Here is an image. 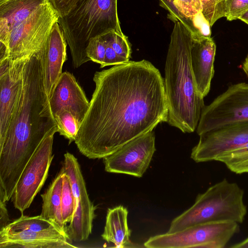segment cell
<instances>
[{
    "label": "cell",
    "mask_w": 248,
    "mask_h": 248,
    "mask_svg": "<svg viewBox=\"0 0 248 248\" xmlns=\"http://www.w3.org/2000/svg\"><path fill=\"white\" fill-rule=\"evenodd\" d=\"M90 106L75 142L90 159L103 158L128 142L167 122L164 78L142 60L97 71Z\"/></svg>",
    "instance_id": "obj_1"
},
{
    "label": "cell",
    "mask_w": 248,
    "mask_h": 248,
    "mask_svg": "<svg viewBox=\"0 0 248 248\" xmlns=\"http://www.w3.org/2000/svg\"><path fill=\"white\" fill-rule=\"evenodd\" d=\"M44 47L24 65L18 96L0 145V196L5 201L12 198L22 170L40 143L57 126L44 85Z\"/></svg>",
    "instance_id": "obj_2"
},
{
    "label": "cell",
    "mask_w": 248,
    "mask_h": 248,
    "mask_svg": "<svg viewBox=\"0 0 248 248\" xmlns=\"http://www.w3.org/2000/svg\"><path fill=\"white\" fill-rule=\"evenodd\" d=\"M170 35L164 79L168 104L167 122L183 133L197 128L204 101L199 94L191 64V32L176 20Z\"/></svg>",
    "instance_id": "obj_3"
},
{
    "label": "cell",
    "mask_w": 248,
    "mask_h": 248,
    "mask_svg": "<svg viewBox=\"0 0 248 248\" xmlns=\"http://www.w3.org/2000/svg\"><path fill=\"white\" fill-rule=\"evenodd\" d=\"M75 68L90 61L86 53L89 40L109 31L124 34L117 13V0H78L65 16L59 17Z\"/></svg>",
    "instance_id": "obj_4"
},
{
    "label": "cell",
    "mask_w": 248,
    "mask_h": 248,
    "mask_svg": "<svg viewBox=\"0 0 248 248\" xmlns=\"http://www.w3.org/2000/svg\"><path fill=\"white\" fill-rule=\"evenodd\" d=\"M243 189L237 184L224 178L199 194L193 205L172 220L167 232L206 223H241L247 213Z\"/></svg>",
    "instance_id": "obj_5"
},
{
    "label": "cell",
    "mask_w": 248,
    "mask_h": 248,
    "mask_svg": "<svg viewBox=\"0 0 248 248\" xmlns=\"http://www.w3.org/2000/svg\"><path fill=\"white\" fill-rule=\"evenodd\" d=\"M59 16L50 1L14 27L3 43H0V59L27 58L41 50Z\"/></svg>",
    "instance_id": "obj_6"
},
{
    "label": "cell",
    "mask_w": 248,
    "mask_h": 248,
    "mask_svg": "<svg viewBox=\"0 0 248 248\" xmlns=\"http://www.w3.org/2000/svg\"><path fill=\"white\" fill-rule=\"evenodd\" d=\"M239 230V223L235 222L203 223L152 236L144 246L148 248H223Z\"/></svg>",
    "instance_id": "obj_7"
},
{
    "label": "cell",
    "mask_w": 248,
    "mask_h": 248,
    "mask_svg": "<svg viewBox=\"0 0 248 248\" xmlns=\"http://www.w3.org/2000/svg\"><path fill=\"white\" fill-rule=\"evenodd\" d=\"M58 127L46 135L27 162L16 185L12 197L14 207L22 213L28 208L43 186L53 158L52 146Z\"/></svg>",
    "instance_id": "obj_8"
},
{
    "label": "cell",
    "mask_w": 248,
    "mask_h": 248,
    "mask_svg": "<svg viewBox=\"0 0 248 248\" xmlns=\"http://www.w3.org/2000/svg\"><path fill=\"white\" fill-rule=\"evenodd\" d=\"M248 121V83L232 84L202 109L196 131L199 136L234 123Z\"/></svg>",
    "instance_id": "obj_9"
},
{
    "label": "cell",
    "mask_w": 248,
    "mask_h": 248,
    "mask_svg": "<svg viewBox=\"0 0 248 248\" xmlns=\"http://www.w3.org/2000/svg\"><path fill=\"white\" fill-rule=\"evenodd\" d=\"M62 170L69 178L76 203L75 211L66 227V233L71 240L84 241L92 232L96 207L89 199L78 159L69 152L64 155Z\"/></svg>",
    "instance_id": "obj_10"
},
{
    "label": "cell",
    "mask_w": 248,
    "mask_h": 248,
    "mask_svg": "<svg viewBox=\"0 0 248 248\" xmlns=\"http://www.w3.org/2000/svg\"><path fill=\"white\" fill-rule=\"evenodd\" d=\"M199 136L191 158L197 163L216 161L224 154L248 145V121L229 124Z\"/></svg>",
    "instance_id": "obj_11"
},
{
    "label": "cell",
    "mask_w": 248,
    "mask_h": 248,
    "mask_svg": "<svg viewBox=\"0 0 248 248\" xmlns=\"http://www.w3.org/2000/svg\"><path fill=\"white\" fill-rule=\"evenodd\" d=\"M155 150V135L153 130L104 157L105 170L108 172L141 177L148 169Z\"/></svg>",
    "instance_id": "obj_12"
},
{
    "label": "cell",
    "mask_w": 248,
    "mask_h": 248,
    "mask_svg": "<svg viewBox=\"0 0 248 248\" xmlns=\"http://www.w3.org/2000/svg\"><path fill=\"white\" fill-rule=\"evenodd\" d=\"M31 56L13 61L0 59V145L5 139L18 96L24 65Z\"/></svg>",
    "instance_id": "obj_13"
},
{
    "label": "cell",
    "mask_w": 248,
    "mask_h": 248,
    "mask_svg": "<svg viewBox=\"0 0 248 248\" xmlns=\"http://www.w3.org/2000/svg\"><path fill=\"white\" fill-rule=\"evenodd\" d=\"M49 103L54 118L66 110L75 117L79 126L90 106L84 91L73 75L68 72L62 73Z\"/></svg>",
    "instance_id": "obj_14"
},
{
    "label": "cell",
    "mask_w": 248,
    "mask_h": 248,
    "mask_svg": "<svg viewBox=\"0 0 248 248\" xmlns=\"http://www.w3.org/2000/svg\"><path fill=\"white\" fill-rule=\"evenodd\" d=\"M67 42L58 22L53 26L44 47V85L50 99L66 61Z\"/></svg>",
    "instance_id": "obj_15"
},
{
    "label": "cell",
    "mask_w": 248,
    "mask_h": 248,
    "mask_svg": "<svg viewBox=\"0 0 248 248\" xmlns=\"http://www.w3.org/2000/svg\"><path fill=\"white\" fill-rule=\"evenodd\" d=\"M0 248H76L66 233L59 229L41 232L28 230L0 232Z\"/></svg>",
    "instance_id": "obj_16"
},
{
    "label": "cell",
    "mask_w": 248,
    "mask_h": 248,
    "mask_svg": "<svg viewBox=\"0 0 248 248\" xmlns=\"http://www.w3.org/2000/svg\"><path fill=\"white\" fill-rule=\"evenodd\" d=\"M160 5L167 10L169 18L178 20L192 33L194 40L211 37V26L201 12L198 0H159Z\"/></svg>",
    "instance_id": "obj_17"
},
{
    "label": "cell",
    "mask_w": 248,
    "mask_h": 248,
    "mask_svg": "<svg viewBox=\"0 0 248 248\" xmlns=\"http://www.w3.org/2000/svg\"><path fill=\"white\" fill-rule=\"evenodd\" d=\"M216 51V45L211 37L193 40L191 64L197 91L203 98L210 90Z\"/></svg>",
    "instance_id": "obj_18"
},
{
    "label": "cell",
    "mask_w": 248,
    "mask_h": 248,
    "mask_svg": "<svg viewBox=\"0 0 248 248\" xmlns=\"http://www.w3.org/2000/svg\"><path fill=\"white\" fill-rule=\"evenodd\" d=\"M49 0H5L0 2V43L10 31Z\"/></svg>",
    "instance_id": "obj_19"
},
{
    "label": "cell",
    "mask_w": 248,
    "mask_h": 248,
    "mask_svg": "<svg viewBox=\"0 0 248 248\" xmlns=\"http://www.w3.org/2000/svg\"><path fill=\"white\" fill-rule=\"evenodd\" d=\"M128 213L127 209L122 205L108 210L101 236L107 242L114 244L116 248L129 247L132 245L130 240L131 230L127 224Z\"/></svg>",
    "instance_id": "obj_20"
},
{
    "label": "cell",
    "mask_w": 248,
    "mask_h": 248,
    "mask_svg": "<svg viewBox=\"0 0 248 248\" xmlns=\"http://www.w3.org/2000/svg\"><path fill=\"white\" fill-rule=\"evenodd\" d=\"M64 172L62 169L45 192L41 195L43 204L40 216L66 233L62 215L61 196Z\"/></svg>",
    "instance_id": "obj_21"
},
{
    "label": "cell",
    "mask_w": 248,
    "mask_h": 248,
    "mask_svg": "<svg viewBox=\"0 0 248 248\" xmlns=\"http://www.w3.org/2000/svg\"><path fill=\"white\" fill-rule=\"evenodd\" d=\"M54 229H59L51 222L40 215L28 217L22 215L19 218L8 224L0 232H15L25 230L41 232Z\"/></svg>",
    "instance_id": "obj_22"
},
{
    "label": "cell",
    "mask_w": 248,
    "mask_h": 248,
    "mask_svg": "<svg viewBox=\"0 0 248 248\" xmlns=\"http://www.w3.org/2000/svg\"><path fill=\"white\" fill-rule=\"evenodd\" d=\"M216 161L224 163L236 174L248 173V145L224 154Z\"/></svg>",
    "instance_id": "obj_23"
},
{
    "label": "cell",
    "mask_w": 248,
    "mask_h": 248,
    "mask_svg": "<svg viewBox=\"0 0 248 248\" xmlns=\"http://www.w3.org/2000/svg\"><path fill=\"white\" fill-rule=\"evenodd\" d=\"M58 132L69 140V143L75 141L79 124L75 117L69 111L64 110L55 117Z\"/></svg>",
    "instance_id": "obj_24"
},
{
    "label": "cell",
    "mask_w": 248,
    "mask_h": 248,
    "mask_svg": "<svg viewBox=\"0 0 248 248\" xmlns=\"http://www.w3.org/2000/svg\"><path fill=\"white\" fill-rule=\"evenodd\" d=\"M62 215L63 223H70L75 211V198L68 176L64 172L61 196Z\"/></svg>",
    "instance_id": "obj_25"
},
{
    "label": "cell",
    "mask_w": 248,
    "mask_h": 248,
    "mask_svg": "<svg viewBox=\"0 0 248 248\" xmlns=\"http://www.w3.org/2000/svg\"><path fill=\"white\" fill-rule=\"evenodd\" d=\"M102 36L124 63L130 61L131 54V46L125 35L115 31H111Z\"/></svg>",
    "instance_id": "obj_26"
},
{
    "label": "cell",
    "mask_w": 248,
    "mask_h": 248,
    "mask_svg": "<svg viewBox=\"0 0 248 248\" xmlns=\"http://www.w3.org/2000/svg\"><path fill=\"white\" fill-rule=\"evenodd\" d=\"M201 12L211 27L225 16L224 0H199Z\"/></svg>",
    "instance_id": "obj_27"
},
{
    "label": "cell",
    "mask_w": 248,
    "mask_h": 248,
    "mask_svg": "<svg viewBox=\"0 0 248 248\" xmlns=\"http://www.w3.org/2000/svg\"><path fill=\"white\" fill-rule=\"evenodd\" d=\"M106 45L102 35L91 38L86 48V53L90 61L100 64H103Z\"/></svg>",
    "instance_id": "obj_28"
},
{
    "label": "cell",
    "mask_w": 248,
    "mask_h": 248,
    "mask_svg": "<svg viewBox=\"0 0 248 248\" xmlns=\"http://www.w3.org/2000/svg\"><path fill=\"white\" fill-rule=\"evenodd\" d=\"M225 16L229 21L239 19L248 9V0H224Z\"/></svg>",
    "instance_id": "obj_29"
},
{
    "label": "cell",
    "mask_w": 248,
    "mask_h": 248,
    "mask_svg": "<svg viewBox=\"0 0 248 248\" xmlns=\"http://www.w3.org/2000/svg\"><path fill=\"white\" fill-rule=\"evenodd\" d=\"M78 1V0H49L60 17L67 15Z\"/></svg>",
    "instance_id": "obj_30"
},
{
    "label": "cell",
    "mask_w": 248,
    "mask_h": 248,
    "mask_svg": "<svg viewBox=\"0 0 248 248\" xmlns=\"http://www.w3.org/2000/svg\"><path fill=\"white\" fill-rule=\"evenodd\" d=\"M105 41L106 45L105 59L104 63L100 66V68H103L109 65H115L123 63L124 62L117 55L110 45L105 40Z\"/></svg>",
    "instance_id": "obj_31"
},
{
    "label": "cell",
    "mask_w": 248,
    "mask_h": 248,
    "mask_svg": "<svg viewBox=\"0 0 248 248\" xmlns=\"http://www.w3.org/2000/svg\"><path fill=\"white\" fill-rule=\"evenodd\" d=\"M9 219L6 202L0 201V231L7 226Z\"/></svg>",
    "instance_id": "obj_32"
},
{
    "label": "cell",
    "mask_w": 248,
    "mask_h": 248,
    "mask_svg": "<svg viewBox=\"0 0 248 248\" xmlns=\"http://www.w3.org/2000/svg\"><path fill=\"white\" fill-rule=\"evenodd\" d=\"M232 248H248V237L243 241L231 246Z\"/></svg>",
    "instance_id": "obj_33"
},
{
    "label": "cell",
    "mask_w": 248,
    "mask_h": 248,
    "mask_svg": "<svg viewBox=\"0 0 248 248\" xmlns=\"http://www.w3.org/2000/svg\"><path fill=\"white\" fill-rule=\"evenodd\" d=\"M242 68L244 72L248 77V55H247V57L245 59V61L243 62Z\"/></svg>",
    "instance_id": "obj_34"
},
{
    "label": "cell",
    "mask_w": 248,
    "mask_h": 248,
    "mask_svg": "<svg viewBox=\"0 0 248 248\" xmlns=\"http://www.w3.org/2000/svg\"><path fill=\"white\" fill-rule=\"evenodd\" d=\"M239 19L248 25V9L241 16Z\"/></svg>",
    "instance_id": "obj_35"
},
{
    "label": "cell",
    "mask_w": 248,
    "mask_h": 248,
    "mask_svg": "<svg viewBox=\"0 0 248 248\" xmlns=\"http://www.w3.org/2000/svg\"><path fill=\"white\" fill-rule=\"evenodd\" d=\"M4 0H0V2H2V1H4Z\"/></svg>",
    "instance_id": "obj_36"
},
{
    "label": "cell",
    "mask_w": 248,
    "mask_h": 248,
    "mask_svg": "<svg viewBox=\"0 0 248 248\" xmlns=\"http://www.w3.org/2000/svg\"></svg>",
    "instance_id": "obj_37"
}]
</instances>
